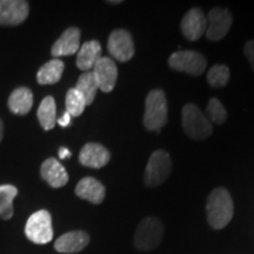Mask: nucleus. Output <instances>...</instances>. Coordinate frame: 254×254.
<instances>
[{
    "label": "nucleus",
    "mask_w": 254,
    "mask_h": 254,
    "mask_svg": "<svg viewBox=\"0 0 254 254\" xmlns=\"http://www.w3.org/2000/svg\"><path fill=\"white\" fill-rule=\"evenodd\" d=\"M244 53H245L246 58L249 59L251 66H252L254 71V40L247 41L245 47H244Z\"/></svg>",
    "instance_id": "nucleus-27"
},
{
    "label": "nucleus",
    "mask_w": 254,
    "mask_h": 254,
    "mask_svg": "<svg viewBox=\"0 0 254 254\" xmlns=\"http://www.w3.org/2000/svg\"><path fill=\"white\" fill-rule=\"evenodd\" d=\"M40 176L53 189H60L68 183V174L65 167L56 158H49L40 167Z\"/></svg>",
    "instance_id": "nucleus-15"
},
{
    "label": "nucleus",
    "mask_w": 254,
    "mask_h": 254,
    "mask_svg": "<svg viewBox=\"0 0 254 254\" xmlns=\"http://www.w3.org/2000/svg\"><path fill=\"white\" fill-rule=\"evenodd\" d=\"M90 243V237L84 231H72L63 234L55 243V249L60 253H78Z\"/></svg>",
    "instance_id": "nucleus-17"
},
{
    "label": "nucleus",
    "mask_w": 254,
    "mask_h": 254,
    "mask_svg": "<svg viewBox=\"0 0 254 254\" xmlns=\"http://www.w3.org/2000/svg\"><path fill=\"white\" fill-rule=\"evenodd\" d=\"M206 114L209 122L217 124V125H222L227 120V112L225 110L224 105L217 98L209 99L207 106H206Z\"/></svg>",
    "instance_id": "nucleus-26"
},
{
    "label": "nucleus",
    "mask_w": 254,
    "mask_h": 254,
    "mask_svg": "<svg viewBox=\"0 0 254 254\" xmlns=\"http://www.w3.org/2000/svg\"><path fill=\"white\" fill-rule=\"evenodd\" d=\"M2 133H4V127H2V122L1 119H0V141H1L2 139Z\"/></svg>",
    "instance_id": "nucleus-30"
},
{
    "label": "nucleus",
    "mask_w": 254,
    "mask_h": 254,
    "mask_svg": "<svg viewBox=\"0 0 254 254\" xmlns=\"http://www.w3.org/2000/svg\"><path fill=\"white\" fill-rule=\"evenodd\" d=\"M101 45L99 41L90 40L81 45L77 56V67L84 72L93 69L95 64L101 58Z\"/></svg>",
    "instance_id": "nucleus-18"
},
{
    "label": "nucleus",
    "mask_w": 254,
    "mask_h": 254,
    "mask_svg": "<svg viewBox=\"0 0 254 254\" xmlns=\"http://www.w3.org/2000/svg\"><path fill=\"white\" fill-rule=\"evenodd\" d=\"M206 213L209 226L214 230L226 227L233 218V200L228 190L224 187H217L209 193L206 204Z\"/></svg>",
    "instance_id": "nucleus-1"
},
{
    "label": "nucleus",
    "mask_w": 254,
    "mask_h": 254,
    "mask_svg": "<svg viewBox=\"0 0 254 254\" xmlns=\"http://www.w3.org/2000/svg\"><path fill=\"white\" fill-rule=\"evenodd\" d=\"M230 80V68L226 65H214L207 73V82L212 87H225Z\"/></svg>",
    "instance_id": "nucleus-25"
},
{
    "label": "nucleus",
    "mask_w": 254,
    "mask_h": 254,
    "mask_svg": "<svg viewBox=\"0 0 254 254\" xmlns=\"http://www.w3.org/2000/svg\"><path fill=\"white\" fill-rule=\"evenodd\" d=\"M65 69V65L60 59H52L39 68L37 73V80L40 85H53L57 84Z\"/></svg>",
    "instance_id": "nucleus-20"
},
{
    "label": "nucleus",
    "mask_w": 254,
    "mask_h": 254,
    "mask_svg": "<svg viewBox=\"0 0 254 254\" xmlns=\"http://www.w3.org/2000/svg\"><path fill=\"white\" fill-rule=\"evenodd\" d=\"M111 153L106 147L97 142H88L81 148L79 161L82 166L101 168L109 164Z\"/></svg>",
    "instance_id": "nucleus-14"
},
{
    "label": "nucleus",
    "mask_w": 254,
    "mask_h": 254,
    "mask_svg": "<svg viewBox=\"0 0 254 254\" xmlns=\"http://www.w3.org/2000/svg\"><path fill=\"white\" fill-rule=\"evenodd\" d=\"M92 73H93L98 87L104 93H110L116 87L117 79H118V67L113 59L109 57H101L92 69Z\"/></svg>",
    "instance_id": "nucleus-10"
},
{
    "label": "nucleus",
    "mask_w": 254,
    "mask_h": 254,
    "mask_svg": "<svg viewBox=\"0 0 254 254\" xmlns=\"http://www.w3.org/2000/svg\"><path fill=\"white\" fill-rule=\"evenodd\" d=\"M25 234L27 239L38 245H45L53 239L52 217L46 209L34 212L28 218L25 226Z\"/></svg>",
    "instance_id": "nucleus-6"
},
{
    "label": "nucleus",
    "mask_w": 254,
    "mask_h": 254,
    "mask_svg": "<svg viewBox=\"0 0 254 254\" xmlns=\"http://www.w3.org/2000/svg\"><path fill=\"white\" fill-rule=\"evenodd\" d=\"M30 6L24 0H0V25L17 26L28 17Z\"/></svg>",
    "instance_id": "nucleus-12"
},
{
    "label": "nucleus",
    "mask_w": 254,
    "mask_h": 254,
    "mask_svg": "<svg viewBox=\"0 0 254 254\" xmlns=\"http://www.w3.org/2000/svg\"><path fill=\"white\" fill-rule=\"evenodd\" d=\"M66 112L71 117H79L81 116L82 112L85 111V107L87 106L86 101L84 97L80 94V92L75 88H69L66 93Z\"/></svg>",
    "instance_id": "nucleus-24"
},
{
    "label": "nucleus",
    "mask_w": 254,
    "mask_h": 254,
    "mask_svg": "<svg viewBox=\"0 0 254 254\" xmlns=\"http://www.w3.org/2000/svg\"><path fill=\"white\" fill-rule=\"evenodd\" d=\"M74 88L80 92V94L84 97L85 101H86L87 106L93 103L95 99V95H97V92L99 90L92 71L82 73L80 77H79L77 85H75Z\"/></svg>",
    "instance_id": "nucleus-23"
},
{
    "label": "nucleus",
    "mask_w": 254,
    "mask_h": 254,
    "mask_svg": "<svg viewBox=\"0 0 254 254\" xmlns=\"http://www.w3.org/2000/svg\"><path fill=\"white\" fill-rule=\"evenodd\" d=\"M206 28H207V18L205 17L204 12L198 7L190 8L184 15L180 23L183 36L190 41L199 40L204 36V33H206Z\"/></svg>",
    "instance_id": "nucleus-11"
},
{
    "label": "nucleus",
    "mask_w": 254,
    "mask_h": 254,
    "mask_svg": "<svg viewBox=\"0 0 254 254\" xmlns=\"http://www.w3.org/2000/svg\"><path fill=\"white\" fill-rule=\"evenodd\" d=\"M80 49V30L78 27H69L63 32L58 40L53 44L51 55L55 59L67 57L77 53Z\"/></svg>",
    "instance_id": "nucleus-13"
},
{
    "label": "nucleus",
    "mask_w": 254,
    "mask_h": 254,
    "mask_svg": "<svg viewBox=\"0 0 254 254\" xmlns=\"http://www.w3.org/2000/svg\"><path fill=\"white\" fill-rule=\"evenodd\" d=\"M232 14L227 8L214 7L211 9L207 17L206 37L211 41L221 40L230 31L232 26Z\"/></svg>",
    "instance_id": "nucleus-9"
},
{
    "label": "nucleus",
    "mask_w": 254,
    "mask_h": 254,
    "mask_svg": "<svg viewBox=\"0 0 254 254\" xmlns=\"http://www.w3.org/2000/svg\"><path fill=\"white\" fill-rule=\"evenodd\" d=\"M164 237V225L158 218L147 217L139 222L133 244L138 251L148 252L160 245Z\"/></svg>",
    "instance_id": "nucleus-4"
},
{
    "label": "nucleus",
    "mask_w": 254,
    "mask_h": 254,
    "mask_svg": "<svg viewBox=\"0 0 254 254\" xmlns=\"http://www.w3.org/2000/svg\"><path fill=\"white\" fill-rule=\"evenodd\" d=\"M17 194L18 189L15 186H0V219L8 220L13 217V200Z\"/></svg>",
    "instance_id": "nucleus-22"
},
{
    "label": "nucleus",
    "mask_w": 254,
    "mask_h": 254,
    "mask_svg": "<svg viewBox=\"0 0 254 254\" xmlns=\"http://www.w3.org/2000/svg\"><path fill=\"white\" fill-rule=\"evenodd\" d=\"M107 2H109V4H122V0H113V1H111V0H110V1H107Z\"/></svg>",
    "instance_id": "nucleus-31"
},
{
    "label": "nucleus",
    "mask_w": 254,
    "mask_h": 254,
    "mask_svg": "<svg viewBox=\"0 0 254 254\" xmlns=\"http://www.w3.org/2000/svg\"><path fill=\"white\" fill-rule=\"evenodd\" d=\"M33 106V93L27 87H18L8 98V109L19 116H25Z\"/></svg>",
    "instance_id": "nucleus-19"
},
{
    "label": "nucleus",
    "mask_w": 254,
    "mask_h": 254,
    "mask_svg": "<svg viewBox=\"0 0 254 254\" xmlns=\"http://www.w3.org/2000/svg\"><path fill=\"white\" fill-rule=\"evenodd\" d=\"M69 157H71V152L68 151V148H66V147L59 148V158L60 159H66Z\"/></svg>",
    "instance_id": "nucleus-29"
},
{
    "label": "nucleus",
    "mask_w": 254,
    "mask_h": 254,
    "mask_svg": "<svg viewBox=\"0 0 254 254\" xmlns=\"http://www.w3.org/2000/svg\"><path fill=\"white\" fill-rule=\"evenodd\" d=\"M37 117L41 127L45 131H50L57 124V106L55 98L47 95L41 101L37 111Z\"/></svg>",
    "instance_id": "nucleus-21"
},
{
    "label": "nucleus",
    "mask_w": 254,
    "mask_h": 254,
    "mask_svg": "<svg viewBox=\"0 0 254 254\" xmlns=\"http://www.w3.org/2000/svg\"><path fill=\"white\" fill-rule=\"evenodd\" d=\"M107 49L110 55L120 63L131 60L135 53L133 38L126 30H114L109 37Z\"/></svg>",
    "instance_id": "nucleus-8"
},
{
    "label": "nucleus",
    "mask_w": 254,
    "mask_h": 254,
    "mask_svg": "<svg viewBox=\"0 0 254 254\" xmlns=\"http://www.w3.org/2000/svg\"><path fill=\"white\" fill-rule=\"evenodd\" d=\"M183 127L190 139L205 140L213 132L212 124L207 117L194 104H186L183 107Z\"/></svg>",
    "instance_id": "nucleus-3"
},
{
    "label": "nucleus",
    "mask_w": 254,
    "mask_h": 254,
    "mask_svg": "<svg viewBox=\"0 0 254 254\" xmlns=\"http://www.w3.org/2000/svg\"><path fill=\"white\" fill-rule=\"evenodd\" d=\"M74 192L80 199L87 200V201L95 205L101 204L104 201L105 195H106L105 186L99 180L92 177L82 178L75 186Z\"/></svg>",
    "instance_id": "nucleus-16"
},
{
    "label": "nucleus",
    "mask_w": 254,
    "mask_h": 254,
    "mask_svg": "<svg viewBox=\"0 0 254 254\" xmlns=\"http://www.w3.org/2000/svg\"><path fill=\"white\" fill-rule=\"evenodd\" d=\"M168 119V105L163 90H152L145 101L144 126L147 131L160 132Z\"/></svg>",
    "instance_id": "nucleus-2"
},
{
    "label": "nucleus",
    "mask_w": 254,
    "mask_h": 254,
    "mask_svg": "<svg viewBox=\"0 0 254 254\" xmlns=\"http://www.w3.org/2000/svg\"><path fill=\"white\" fill-rule=\"evenodd\" d=\"M71 118L72 117L69 116L67 112H65L63 114L62 118H59L58 120H57V123H58L62 127H67L69 124H71Z\"/></svg>",
    "instance_id": "nucleus-28"
},
{
    "label": "nucleus",
    "mask_w": 254,
    "mask_h": 254,
    "mask_svg": "<svg viewBox=\"0 0 254 254\" xmlns=\"http://www.w3.org/2000/svg\"><path fill=\"white\" fill-rule=\"evenodd\" d=\"M172 171V160L165 150H157L151 154L146 165L144 182L148 187L161 185L170 177Z\"/></svg>",
    "instance_id": "nucleus-5"
},
{
    "label": "nucleus",
    "mask_w": 254,
    "mask_h": 254,
    "mask_svg": "<svg viewBox=\"0 0 254 254\" xmlns=\"http://www.w3.org/2000/svg\"><path fill=\"white\" fill-rule=\"evenodd\" d=\"M168 66L174 71L184 72L190 75H200L206 69L207 60L196 51H178L168 58Z\"/></svg>",
    "instance_id": "nucleus-7"
}]
</instances>
